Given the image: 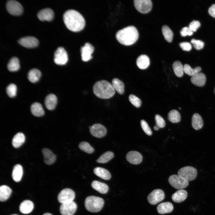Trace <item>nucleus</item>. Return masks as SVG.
Listing matches in <instances>:
<instances>
[{
  "instance_id": "nucleus-1",
  "label": "nucleus",
  "mask_w": 215,
  "mask_h": 215,
  "mask_svg": "<svg viewBox=\"0 0 215 215\" xmlns=\"http://www.w3.org/2000/svg\"><path fill=\"white\" fill-rule=\"evenodd\" d=\"M64 22L67 28L74 32L82 30L85 24V19L77 11L73 9L65 11L63 15Z\"/></svg>"
},
{
  "instance_id": "nucleus-2",
  "label": "nucleus",
  "mask_w": 215,
  "mask_h": 215,
  "mask_svg": "<svg viewBox=\"0 0 215 215\" xmlns=\"http://www.w3.org/2000/svg\"><path fill=\"white\" fill-rule=\"evenodd\" d=\"M116 37L121 44L130 45L136 41L139 37V33L134 26H130L119 30L116 34Z\"/></svg>"
},
{
  "instance_id": "nucleus-3",
  "label": "nucleus",
  "mask_w": 215,
  "mask_h": 215,
  "mask_svg": "<svg viewBox=\"0 0 215 215\" xmlns=\"http://www.w3.org/2000/svg\"><path fill=\"white\" fill-rule=\"evenodd\" d=\"M93 91L98 97L104 99L112 97L115 93L112 84L105 80L96 82L93 86Z\"/></svg>"
},
{
  "instance_id": "nucleus-4",
  "label": "nucleus",
  "mask_w": 215,
  "mask_h": 215,
  "mask_svg": "<svg viewBox=\"0 0 215 215\" xmlns=\"http://www.w3.org/2000/svg\"><path fill=\"white\" fill-rule=\"evenodd\" d=\"M104 201L102 198L94 196H90L86 198L85 205L87 210L91 212H97L102 208Z\"/></svg>"
},
{
  "instance_id": "nucleus-5",
  "label": "nucleus",
  "mask_w": 215,
  "mask_h": 215,
  "mask_svg": "<svg viewBox=\"0 0 215 215\" xmlns=\"http://www.w3.org/2000/svg\"><path fill=\"white\" fill-rule=\"evenodd\" d=\"M178 175L189 182L194 179L197 175V171L194 167L191 166L183 167L179 170Z\"/></svg>"
},
{
  "instance_id": "nucleus-6",
  "label": "nucleus",
  "mask_w": 215,
  "mask_h": 215,
  "mask_svg": "<svg viewBox=\"0 0 215 215\" xmlns=\"http://www.w3.org/2000/svg\"><path fill=\"white\" fill-rule=\"evenodd\" d=\"M169 184L174 188L177 189H182L188 185V182L178 175H171L168 178Z\"/></svg>"
},
{
  "instance_id": "nucleus-7",
  "label": "nucleus",
  "mask_w": 215,
  "mask_h": 215,
  "mask_svg": "<svg viewBox=\"0 0 215 215\" xmlns=\"http://www.w3.org/2000/svg\"><path fill=\"white\" fill-rule=\"evenodd\" d=\"M6 7L8 12L12 15L19 16L23 12V8L22 5L15 0H10L7 1Z\"/></svg>"
},
{
  "instance_id": "nucleus-8",
  "label": "nucleus",
  "mask_w": 215,
  "mask_h": 215,
  "mask_svg": "<svg viewBox=\"0 0 215 215\" xmlns=\"http://www.w3.org/2000/svg\"><path fill=\"white\" fill-rule=\"evenodd\" d=\"M75 194L72 189L66 188L62 190L58 196L59 202L62 204L73 201L74 199Z\"/></svg>"
},
{
  "instance_id": "nucleus-9",
  "label": "nucleus",
  "mask_w": 215,
  "mask_h": 215,
  "mask_svg": "<svg viewBox=\"0 0 215 215\" xmlns=\"http://www.w3.org/2000/svg\"><path fill=\"white\" fill-rule=\"evenodd\" d=\"M68 60L67 52L64 48L61 47H58L54 53V61L57 64H65Z\"/></svg>"
},
{
  "instance_id": "nucleus-10",
  "label": "nucleus",
  "mask_w": 215,
  "mask_h": 215,
  "mask_svg": "<svg viewBox=\"0 0 215 215\" xmlns=\"http://www.w3.org/2000/svg\"><path fill=\"white\" fill-rule=\"evenodd\" d=\"M133 1L135 8L141 13H147L152 9V4L150 0H135Z\"/></svg>"
},
{
  "instance_id": "nucleus-11",
  "label": "nucleus",
  "mask_w": 215,
  "mask_h": 215,
  "mask_svg": "<svg viewBox=\"0 0 215 215\" xmlns=\"http://www.w3.org/2000/svg\"><path fill=\"white\" fill-rule=\"evenodd\" d=\"M165 197L164 191L160 189H155L148 196V202L151 205H155L162 201Z\"/></svg>"
},
{
  "instance_id": "nucleus-12",
  "label": "nucleus",
  "mask_w": 215,
  "mask_h": 215,
  "mask_svg": "<svg viewBox=\"0 0 215 215\" xmlns=\"http://www.w3.org/2000/svg\"><path fill=\"white\" fill-rule=\"evenodd\" d=\"M77 208V205L73 201L62 204L60 207V211L62 215H73Z\"/></svg>"
},
{
  "instance_id": "nucleus-13",
  "label": "nucleus",
  "mask_w": 215,
  "mask_h": 215,
  "mask_svg": "<svg viewBox=\"0 0 215 215\" xmlns=\"http://www.w3.org/2000/svg\"><path fill=\"white\" fill-rule=\"evenodd\" d=\"M90 131L91 134L94 136L100 138L104 136L106 134L107 131L106 128L100 124H95L90 126Z\"/></svg>"
},
{
  "instance_id": "nucleus-14",
  "label": "nucleus",
  "mask_w": 215,
  "mask_h": 215,
  "mask_svg": "<svg viewBox=\"0 0 215 215\" xmlns=\"http://www.w3.org/2000/svg\"><path fill=\"white\" fill-rule=\"evenodd\" d=\"M18 42L22 46L27 48H34L37 46L39 44L38 39L32 36H26L19 39Z\"/></svg>"
},
{
  "instance_id": "nucleus-15",
  "label": "nucleus",
  "mask_w": 215,
  "mask_h": 215,
  "mask_svg": "<svg viewBox=\"0 0 215 215\" xmlns=\"http://www.w3.org/2000/svg\"><path fill=\"white\" fill-rule=\"evenodd\" d=\"M94 47L90 43H86L81 48L82 59L84 62H87L92 58V54L94 51Z\"/></svg>"
},
{
  "instance_id": "nucleus-16",
  "label": "nucleus",
  "mask_w": 215,
  "mask_h": 215,
  "mask_svg": "<svg viewBox=\"0 0 215 215\" xmlns=\"http://www.w3.org/2000/svg\"><path fill=\"white\" fill-rule=\"evenodd\" d=\"M126 159L130 163L133 165H137L141 163L143 157L139 152L135 151H131L127 154Z\"/></svg>"
},
{
  "instance_id": "nucleus-17",
  "label": "nucleus",
  "mask_w": 215,
  "mask_h": 215,
  "mask_svg": "<svg viewBox=\"0 0 215 215\" xmlns=\"http://www.w3.org/2000/svg\"><path fill=\"white\" fill-rule=\"evenodd\" d=\"M54 15L53 11L49 8L40 10L37 14L38 18L41 21H50L53 19Z\"/></svg>"
},
{
  "instance_id": "nucleus-18",
  "label": "nucleus",
  "mask_w": 215,
  "mask_h": 215,
  "mask_svg": "<svg viewBox=\"0 0 215 215\" xmlns=\"http://www.w3.org/2000/svg\"><path fill=\"white\" fill-rule=\"evenodd\" d=\"M191 81L194 85L199 87H202L205 84L206 77L204 73L199 72L191 76Z\"/></svg>"
},
{
  "instance_id": "nucleus-19",
  "label": "nucleus",
  "mask_w": 215,
  "mask_h": 215,
  "mask_svg": "<svg viewBox=\"0 0 215 215\" xmlns=\"http://www.w3.org/2000/svg\"><path fill=\"white\" fill-rule=\"evenodd\" d=\"M42 153L44 157V161L47 165H50L55 161L56 156L50 150L46 148L43 149Z\"/></svg>"
},
{
  "instance_id": "nucleus-20",
  "label": "nucleus",
  "mask_w": 215,
  "mask_h": 215,
  "mask_svg": "<svg viewBox=\"0 0 215 215\" xmlns=\"http://www.w3.org/2000/svg\"><path fill=\"white\" fill-rule=\"evenodd\" d=\"M57 102V99L54 94H50L46 97L44 103L45 106L47 109L52 110L55 108Z\"/></svg>"
},
{
  "instance_id": "nucleus-21",
  "label": "nucleus",
  "mask_w": 215,
  "mask_h": 215,
  "mask_svg": "<svg viewBox=\"0 0 215 215\" xmlns=\"http://www.w3.org/2000/svg\"><path fill=\"white\" fill-rule=\"evenodd\" d=\"M173 205L169 202L161 203L157 207L158 213L161 214L171 213L173 211Z\"/></svg>"
},
{
  "instance_id": "nucleus-22",
  "label": "nucleus",
  "mask_w": 215,
  "mask_h": 215,
  "mask_svg": "<svg viewBox=\"0 0 215 215\" xmlns=\"http://www.w3.org/2000/svg\"><path fill=\"white\" fill-rule=\"evenodd\" d=\"M92 188L101 194H105L109 190L108 186L106 184L94 180L91 184Z\"/></svg>"
},
{
  "instance_id": "nucleus-23",
  "label": "nucleus",
  "mask_w": 215,
  "mask_h": 215,
  "mask_svg": "<svg viewBox=\"0 0 215 215\" xmlns=\"http://www.w3.org/2000/svg\"><path fill=\"white\" fill-rule=\"evenodd\" d=\"M187 195L188 193L186 191L183 189H180L172 195V199L175 202H181L186 198Z\"/></svg>"
},
{
  "instance_id": "nucleus-24",
  "label": "nucleus",
  "mask_w": 215,
  "mask_h": 215,
  "mask_svg": "<svg viewBox=\"0 0 215 215\" xmlns=\"http://www.w3.org/2000/svg\"><path fill=\"white\" fill-rule=\"evenodd\" d=\"M34 208L33 203L29 200H25L23 201L19 206L20 211L24 214H28L30 213Z\"/></svg>"
},
{
  "instance_id": "nucleus-25",
  "label": "nucleus",
  "mask_w": 215,
  "mask_h": 215,
  "mask_svg": "<svg viewBox=\"0 0 215 215\" xmlns=\"http://www.w3.org/2000/svg\"><path fill=\"white\" fill-rule=\"evenodd\" d=\"M93 172L96 175L104 180H108L111 177L110 172L103 168L97 167L94 169Z\"/></svg>"
},
{
  "instance_id": "nucleus-26",
  "label": "nucleus",
  "mask_w": 215,
  "mask_h": 215,
  "mask_svg": "<svg viewBox=\"0 0 215 215\" xmlns=\"http://www.w3.org/2000/svg\"><path fill=\"white\" fill-rule=\"evenodd\" d=\"M136 63L139 68L141 69H145L150 65V59L147 55H142L137 58Z\"/></svg>"
},
{
  "instance_id": "nucleus-27",
  "label": "nucleus",
  "mask_w": 215,
  "mask_h": 215,
  "mask_svg": "<svg viewBox=\"0 0 215 215\" xmlns=\"http://www.w3.org/2000/svg\"><path fill=\"white\" fill-rule=\"evenodd\" d=\"M192 125L194 129L198 130L201 129L203 125L201 116L198 113L193 114L192 118Z\"/></svg>"
},
{
  "instance_id": "nucleus-28",
  "label": "nucleus",
  "mask_w": 215,
  "mask_h": 215,
  "mask_svg": "<svg viewBox=\"0 0 215 215\" xmlns=\"http://www.w3.org/2000/svg\"><path fill=\"white\" fill-rule=\"evenodd\" d=\"M23 170L22 166L19 164H17L13 167L12 177L13 180L16 182H19L22 177Z\"/></svg>"
},
{
  "instance_id": "nucleus-29",
  "label": "nucleus",
  "mask_w": 215,
  "mask_h": 215,
  "mask_svg": "<svg viewBox=\"0 0 215 215\" xmlns=\"http://www.w3.org/2000/svg\"><path fill=\"white\" fill-rule=\"evenodd\" d=\"M30 110L32 113L36 116H41L44 114V112L42 105L38 102L33 103L31 106Z\"/></svg>"
},
{
  "instance_id": "nucleus-30",
  "label": "nucleus",
  "mask_w": 215,
  "mask_h": 215,
  "mask_svg": "<svg viewBox=\"0 0 215 215\" xmlns=\"http://www.w3.org/2000/svg\"><path fill=\"white\" fill-rule=\"evenodd\" d=\"M25 139V136L23 133L19 132L16 133L12 139L13 146L16 148L19 147L24 143Z\"/></svg>"
},
{
  "instance_id": "nucleus-31",
  "label": "nucleus",
  "mask_w": 215,
  "mask_h": 215,
  "mask_svg": "<svg viewBox=\"0 0 215 215\" xmlns=\"http://www.w3.org/2000/svg\"><path fill=\"white\" fill-rule=\"evenodd\" d=\"M41 76V72L38 69L33 68L30 70L28 73L27 77L29 81L34 83L38 82Z\"/></svg>"
},
{
  "instance_id": "nucleus-32",
  "label": "nucleus",
  "mask_w": 215,
  "mask_h": 215,
  "mask_svg": "<svg viewBox=\"0 0 215 215\" xmlns=\"http://www.w3.org/2000/svg\"><path fill=\"white\" fill-rule=\"evenodd\" d=\"M12 193V190L8 186L6 185H2L0 187V200L4 202L10 196Z\"/></svg>"
},
{
  "instance_id": "nucleus-33",
  "label": "nucleus",
  "mask_w": 215,
  "mask_h": 215,
  "mask_svg": "<svg viewBox=\"0 0 215 215\" xmlns=\"http://www.w3.org/2000/svg\"><path fill=\"white\" fill-rule=\"evenodd\" d=\"M20 67L19 60L16 57H12L9 60L7 65V68L11 72H15L18 70Z\"/></svg>"
},
{
  "instance_id": "nucleus-34",
  "label": "nucleus",
  "mask_w": 215,
  "mask_h": 215,
  "mask_svg": "<svg viewBox=\"0 0 215 215\" xmlns=\"http://www.w3.org/2000/svg\"><path fill=\"white\" fill-rule=\"evenodd\" d=\"M112 84L114 89L120 94H123L124 92V83L117 78H114L112 80Z\"/></svg>"
},
{
  "instance_id": "nucleus-35",
  "label": "nucleus",
  "mask_w": 215,
  "mask_h": 215,
  "mask_svg": "<svg viewBox=\"0 0 215 215\" xmlns=\"http://www.w3.org/2000/svg\"><path fill=\"white\" fill-rule=\"evenodd\" d=\"M173 68L175 75L179 77H182L184 74V67L181 63L178 61L174 62Z\"/></svg>"
},
{
  "instance_id": "nucleus-36",
  "label": "nucleus",
  "mask_w": 215,
  "mask_h": 215,
  "mask_svg": "<svg viewBox=\"0 0 215 215\" xmlns=\"http://www.w3.org/2000/svg\"><path fill=\"white\" fill-rule=\"evenodd\" d=\"M168 119L173 123L179 122L181 119V115L179 112L176 110L170 111L168 114Z\"/></svg>"
},
{
  "instance_id": "nucleus-37",
  "label": "nucleus",
  "mask_w": 215,
  "mask_h": 215,
  "mask_svg": "<svg viewBox=\"0 0 215 215\" xmlns=\"http://www.w3.org/2000/svg\"><path fill=\"white\" fill-rule=\"evenodd\" d=\"M184 67V72L188 75L192 76L201 70L200 67H197L194 68H193L188 64H185Z\"/></svg>"
},
{
  "instance_id": "nucleus-38",
  "label": "nucleus",
  "mask_w": 215,
  "mask_h": 215,
  "mask_svg": "<svg viewBox=\"0 0 215 215\" xmlns=\"http://www.w3.org/2000/svg\"><path fill=\"white\" fill-rule=\"evenodd\" d=\"M162 32L165 39L169 42L172 41L173 33L167 25H165L162 28Z\"/></svg>"
},
{
  "instance_id": "nucleus-39",
  "label": "nucleus",
  "mask_w": 215,
  "mask_h": 215,
  "mask_svg": "<svg viewBox=\"0 0 215 215\" xmlns=\"http://www.w3.org/2000/svg\"><path fill=\"white\" fill-rule=\"evenodd\" d=\"M114 156L113 152L108 151L102 155L96 160V162L100 163H106L112 159Z\"/></svg>"
},
{
  "instance_id": "nucleus-40",
  "label": "nucleus",
  "mask_w": 215,
  "mask_h": 215,
  "mask_svg": "<svg viewBox=\"0 0 215 215\" xmlns=\"http://www.w3.org/2000/svg\"><path fill=\"white\" fill-rule=\"evenodd\" d=\"M79 147L82 151L89 154L92 153L94 151V148L88 143L85 142H80Z\"/></svg>"
},
{
  "instance_id": "nucleus-41",
  "label": "nucleus",
  "mask_w": 215,
  "mask_h": 215,
  "mask_svg": "<svg viewBox=\"0 0 215 215\" xmlns=\"http://www.w3.org/2000/svg\"><path fill=\"white\" fill-rule=\"evenodd\" d=\"M17 87L13 83L9 84L7 87L6 91L8 96L10 98L15 97L16 95Z\"/></svg>"
},
{
  "instance_id": "nucleus-42",
  "label": "nucleus",
  "mask_w": 215,
  "mask_h": 215,
  "mask_svg": "<svg viewBox=\"0 0 215 215\" xmlns=\"http://www.w3.org/2000/svg\"><path fill=\"white\" fill-rule=\"evenodd\" d=\"M129 99L131 103L136 108H139L141 105V100L133 94H130L129 96Z\"/></svg>"
},
{
  "instance_id": "nucleus-43",
  "label": "nucleus",
  "mask_w": 215,
  "mask_h": 215,
  "mask_svg": "<svg viewBox=\"0 0 215 215\" xmlns=\"http://www.w3.org/2000/svg\"><path fill=\"white\" fill-rule=\"evenodd\" d=\"M155 120L156 126L159 128H162L165 127V122L163 118L158 114L155 116Z\"/></svg>"
},
{
  "instance_id": "nucleus-44",
  "label": "nucleus",
  "mask_w": 215,
  "mask_h": 215,
  "mask_svg": "<svg viewBox=\"0 0 215 215\" xmlns=\"http://www.w3.org/2000/svg\"><path fill=\"white\" fill-rule=\"evenodd\" d=\"M141 127L145 133L148 136H151L152 131L147 123L144 120H142L140 122Z\"/></svg>"
},
{
  "instance_id": "nucleus-45",
  "label": "nucleus",
  "mask_w": 215,
  "mask_h": 215,
  "mask_svg": "<svg viewBox=\"0 0 215 215\" xmlns=\"http://www.w3.org/2000/svg\"><path fill=\"white\" fill-rule=\"evenodd\" d=\"M191 42L192 43L196 50H199L203 48L204 45V42L201 40L192 39L191 40Z\"/></svg>"
},
{
  "instance_id": "nucleus-46",
  "label": "nucleus",
  "mask_w": 215,
  "mask_h": 215,
  "mask_svg": "<svg viewBox=\"0 0 215 215\" xmlns=\"http://www.w3.org/2000/svg\"><path fill=\"white\" fill-rule=\"evenodd\" d=\"M200 26V23L199 21L193 20L189 24L188 27L194 32L196 31Z\"/></svg>"
},
{
  "instance_id": "nucleus-47",
  "label": "nucleus",
  "mask_w": 215,
  "mask_h": 215,
  "mask_svg": "<svg viewBox=\"0 0 215 215\" xmlns=\"http://www.w3.org/2000/svg\"><path fill=\"white\" fill-rule=\"evenodd\" d=\"M180 33L182 36H191L193 33V32L191 31L188 27H183L180 31Z\"/></svg>"
},
{
  "instance_id": "nucleus-48",
  "label": "nucleus",
  "mask_w": 215,
  "mask_h": 215,
  "mask_svg": "<svg viewBox=\"0 0 215 215\" xmlns=\"http://www.w3.org/2000/svg\"><path fill=\"white\" fill-rule=\"evenodd\" d=\"M181 48L184 51H189L192 49V45L191 43L187 42H181L179 44Z\"/></svg>"
},
{
  "instance_id": "nucleus-49",
  "label": "nucleus",
  "mask_w": 215,
  "mask_h": 215,
  "mask_svg": "<svg viewBox=\"0 0 215 215\" xmlns=\"http://www.w3.org/2000/svg\"><path fill=\"white\" fill-rule=\"evenodd\" d=\"M208 12L211 16L215 18V4H212L209 8Z\"/></svg>"
},
{
  "instance_id": "nucleus-50",
  "label": "nucleus",
  "mask_w": 215,
  "mask_h": 215,
  "mask_svg": "<svg viewBox=\"0 0 215 215\" xmlns=\"http://www.w3.org/2000/svg\"><path fill=\"white\" fill-rule=\"evenodd\" d=\"M153 128H154V130H158L159 129V128H158L157 127L156 125V126H154V127H153Z\"/></svg>"
},
{
  "instance_id": "nucleus-51",
  "label": "nucleus",
  "mask_w": 215,
  "mask_h": 215,
  "mask_svg": "<svg viewBox=\"0 0 215 215\" xmlns=\"http://www.w3.org/2000/svg\"><path fill=\"white\" fill-rule=\"evenodd\" d=\"M43 215H53L51 214H50L49 213H46L44 214Z\"/></svg>"
},
{
  "instance_id": "nucleus-52",
  "label": "nucleus",
  "mask_w": 215,
  "mask_h": 215,
  "mask_svg": "<svg viewBox=\"0 0 215 215\" xmlns=\"http://www.w3.org/2000/svg\"><path fill=\"white\" fill-rule=\"evenodd\" d=\"M214 93H215V87H214Z\"/></svg>"
},
{
  "instance_id": "nucleus-53",
  "label": "nucleus",
  "mask_w": 215,
  "mask_h": 215,
  "mask_svg": "<svg viewBox=\"0 0 215 215\" xmlns=\"http://www.w3.org/2000/svg\"><path fill=\"white\" fill-rule=\"evenodd\" d=\"M18 215L16 214H12V215Z\"/></svg>"
}]
</instances>
